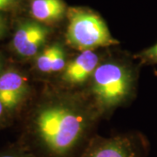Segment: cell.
Returning <instances> with one entry per match:
<instances>
[{
    "label": "cell",
    "instance_id": "1",
    "mask_svg": "<svg viewBox=\"0 0 157 157\" xmlns=\"http://www.w3.org/2000/svg\"><path fill=\"white\" fill-rule=\"evenodd\" d=\"M94 122L89 107L70 95L49 97L35 107L18 143L37 157H80Z\"/></svg>",
    "mask_w": 157,
    "mask_h": 157
},
{
    "label": "cell",
    "instance_id": "2",
    "mask_svg": "<svg viewBox=\"0 0 157 157\" xmlns=\"http://www.w3.org/2000/svg\"><path fill=\"white\" fill-rule=\"evenodd\" d=\"M91 78L92 94L102 108L108 109L122 104L135 91V70L123 62L99 64Z\"/></svg>",
    "mask_w": 157,
    "mask_h": 157
},
{
    "label": "cell",
    "instance_id": "3",
    "mask_svg": "<svg viewBox=\"0 0 157 157\" xmlns=\"http://www.w3.org/2000/svg\"><path fill=\"white\" fill-rule=\"evenodd\" d=\"M68 25L66 38L73 48L81 51H94L118 44L107 28L106 23L94 11L81 7L67 11Z\"/></svg>",
    "mask_w": 157,
    "mask_h": 157
},
{
    "label": "cell",
    "instance_id": "4",
    "mask_svg": "<svg viewBox=\"0 0 157 157\" xmlns=\"http://www.w3.org/2000/svg\"><path fill=\"white\" fill-rule=\"evenodd\" d=\"M148 144L139 134H130L111 138L95 137L80 157H147Z\"/></svg>",
    "mask_w": 157,
    "mask_h": 157
},
{
    "label": "cell",
    "instance_id": "5",
    "mask_svg": "<svg viewBox=\"0 0 157 157\" xmlns=\"http://www.w3.org/2000/svg\"><path fill=\"white\" fill-rule=\"evenodd\" d=\"M50 29L44 24L32 19L18 21L14 29L10 47L22 59H34L44 48Z\"/></svg>",
    "mask_w": 157,
    "mask_h": 157
},
{
    "label": "cell",
    "instance_id": "6",
    "mask_svg": "<svg viewBox=\"0 0 157 157\" xmlns=\"http://www.w3.org/2000/svg\"><path fill=\"white\" fill-rule=\"evenodd\" d=\"M30 91L27 77L18 69L6 67L0 73V101L11 114L25 103Z\"/></svg>",
    "mask_w": 157,
    "mask_h": 157
},
{
    "label": "cell",
    "instance_id": "7",
    "mask_svg": "<svg viewBox=\"0 0 157 157\" xmlns=\"http://www.w3.org/2000/svg\"><path fill=\"white\" fill-rule=\"evenodd\" d=\"M99 64V56L96 52L91 50L83 51L72 61L67 64L63 70L62 78L69 85L78 86L83 84L92 77Z\"/></svg>",
    "mask_w": 157,
    "mask_h": 157
},
{
    "label": "cell",
    "instance_id": "8",
    "mask_svg": "<svg viewBox=\"0 0 157 157\" xmlns=\"http://www.w3.org/2000/svg\"><path fill=\"white\" fill-rule=\"evenodd\" d=\"M67 12L63 0H29V13L32 18L45 25L60 21Z\"/></svg>",
    "mask_w": 157,
    "mask_h": 157
},
{
    "label": "cell",
    "instance_id": "9",
    "mask_svg": "<svg viewBox=\"0 0 157 157\" xmlns=\"http://www.w3.org/2000/svg\"><path fill=\"white\" fill-rule=\"evenodd\" d=\"M67 64L65 49L58 43L43 48L34 58V67L41 73L61 72L65 69Z\"/></svg>",
    "mask_w": 157,
    "mask_h": 157
},
{
    "label": "cell",
    "instance_id": "10",
    "mask_svg": "<svg viewBox=\"0 0 157 157\" xmlns=\"http://www.w3.org/2000/svg\"><path fill=\"white\" fill-rule=\"evenodd\" d=\"M0 157H37L20 143L7 146L0 149Z\"/></svg>",
    "mask_w": 157,
    "mask_h": 157
},
{
    "label": "cell",
    "instance_id": "11",
    "mask_svg": "<svg viewBox=\"0 0 157 157\" xmlns=\"http://www.w3.org/2000/svg\"><path fill=\"white\" fill-rule=\"evenodd\" d=\"M135 58L139 59L143 64H157V43L151 47L140 52Z\"/></svg>",
    "mask_w": 157,
    "mask_h": 157
},
{
    "label": "cell",
    "instance_id": "12",
    "mask_svg": "<svg viewBox=\"0 0 157 157\" xmlns=\"http://www.w3.org/2000/svg\"><path fill=\"white\" fill-rule=\"evenodd\" d=\"M11 117V113L6 109V107L0 101V128H3L4 127H6L9 122V120Z\"/></svg>",
    "mask_w": 157,
    "mask_h": 157
},
{
    "label": "cell",
    "instance_id": "13",
    "mask_svg": "<svg viewBox=\"0 0 157 157\" xmlns=\"http://www.w3.org/2000/svg\"><path fill=\"white\" fill-rule=\"evenodd\" d=\"M19 0H0V12H6L16 8Z\"/></svg>",
    "mask_w": 157,
    "mask_h": 157
},
{
    "label": "cell",
    "instance_id": "14",
    "mask_svg": "<svg viewBox=\"0 0 157 157\" xmlns=\"http://www.w3.org/2000/svg\"><path fill=\"white\" fill-rule=\"evenodd\" d=\"M8 32V20L4 12H0V40L3 39Z\"/></svg>",
    "mask_w": 157,
    "mask_h": 157
},
{
    "label": "cell",
    "instance_id": "15",
    "mask_svg": "<svg viewBox=\"0 0 157 157\" xmlns=\"http://www.w3.org/2000/svg\"><path fill=\"white\" fill-rule=\"evenodd\" d=\"M6 59L4 55L0 52V73L3 72V70L6 68Z\"/></svg>",
    "mask_w": 157,
    "mask_h": 157
}]
</instances>
